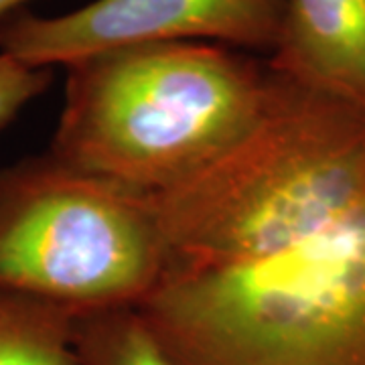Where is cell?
Wrapping results in <instances>:
<instances>
[{
  "mask_svg": "<svg viewBox=\"0 0 365 365\" xmlns=\"http://www.w3.org/2000/svg\"><path fill=\"white\" fill-rule=\"evenodd\" d=\"M73 343L81 365H175L136 307L78 314Z\"/></svg>",
  "mask_w": 365,
  "mask_h": 365,
  "instance_id": "ba28073f",
  "label": "cell"
},
{
  "mask_svg": "<svg viewBox=\"0 0 365 365\" xmlns=\"http://www.w3.org/2000/svg\"><path fill=\"white\" fill-rule=\"evenodd\" d=\"M163 270L143 193L69 169L49 153L0 167V290L78 317L136 307Z\"/></svg>",
  "mask_w": 365,
  "mask_h": 365,
  "instance_id": "277c9868",
  "label": "cell"
},
{
  "mask_svg": "<svg viewBox=\"0 0 365 365\" xmlns=\"http://www.w3.org/2000/svg\"><path fill=\"white\" fill-rule=\"evenodd\" d=\"M73 323L61 307L0 290V365H81Z\"/></svg>",
  "mask_w": 365,
  "mask_h": 365,
  "instance_id": "52a82bcc",
  "label": "cell"
},
{
  "mask_svg": "<svg viewBox=\"0 0 365 365\" xmlns=\"http://www.w3.org/2000/svg\"><path fill=\"white\" fill-rule=\"evenodd\" d=\"M49 155L134 193L182 181L256 116L266 57L213 43H158L67 66Z\"/></svg>",
  "mask_w": 365,
  "mask_h": 365,
  "instance_id": "7a4b0ae2",
  "label": "cell"
},
{
  "mask_svg": "<svg viewBox=\"0 0 365 365\" xmlns=\"http://www.w3.org/2000/svg\"><path fill=\"white\" fill-rule=\"evenodd\" d=\"M23 2H26V0H0V21L9 14L16 13Z\"/></svg>",
  "mask_w": 365,
  "mask_h": 365,
  "instance_id": "30bf717a",
  "label": "cell"
},
{
  "mask_svg": "<svg viewBox=\"0 0 365 365\" xmlns=\"http://www.w3.org/2000/svg\"><path fill=\"white\" fill-rule=\"evenodd\" d=\"M51 81L53 69L26 66L0 51V130L49 90Z\"/></svg>",
  "mask_w": 365,
  "mask_h": 365,
  "instance_id": "9c48e42d",
  "label": "cell"
},
{
  "mask_svg": "<svg viewBox=\"0 0 365 365\" xmlns=\"http://www.w3.org/2000/svg\"><path fill=\"white\" fill-rule=\"evenodd\" d=\"M270 66L365 106V0H284Z\"/></svg>",
  "mask_w": 365,
  "mask_h": 365,
  "instance_id": "8992f818",
  "label": "cell"
},
{
  "mask_svg": "<svg viewBox=\"0 0 365 365\" xmlns=\"http://www.w3.org/2000/svg\"><path fill=\"white\" fill-rule=\"evenodd\" d=\"M364 195L365 106L270 66L248 126L195 173L144 197L169 276L272 256Z\"/></svg>",
  "mask_w": 365,
  "mask_h": 365,
  "instance_id": "6da1fadb",
  "label": "cell"
},
{
  "mask_svg": "<svg viewBox=\"0 0 365 365\" xmlns=\"http://www.w3.org/2000/svg\"><path fill=\"white\" fill-rule=\"evenodd\" d=\"M282 14L284 0H91L55 16H4L0 51L45 69L158 43H213L270 57Z\"/></svg>",
  "mask_w": 365,
  "mask_h": 365,
  "instance_id": "5b68a950",
  "label": "cell"
},
{
  "mask_svg": "<svg viewBox=\"0 0 365 365\" xmlns=\"http://www.w3.org/2000/svg\"><path fill=\"white\" fill-rule=\"evenodd\" d=\"M136 311L175 365H365V195L262 260L163 276Z\"/></svg>",
  "mask_w": 365,
  "mask_h": 365,
  "instance_id": "3957f363",
  "label": "cell"
}]
</instances>
